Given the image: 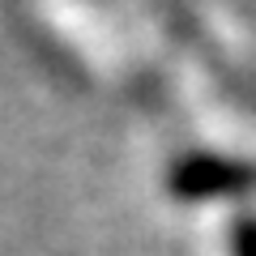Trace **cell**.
<instances>
[{
    "label": "cell",
    "instance_id": "cell-2",
    "mask_svg": "<svg viewBox=\"0 0 256 256\" xmlns=\"http://www.w3.org/2000/svg\"><path fill=\"white\" fill-rule=\"evenodd\" d=\"M230 256H256V218L230 222Z\"/></svg>",
    "mask_w": 256,
    "mask_h": 256
},
{
    "label": "cell",
    "instance_id": "cell-1",
    "mask_svg": "<svg viewBox=\"0 0 256 256\" xmlns=\"http://www.w3.org/2000/svg\"><path fill=\"white\" fill-rule=\"evenodd\" d=\"M171 192L184 201H205V196H235V192L256 188V162L239 158H218V154H196L184 158L171 171Z\"/></svg>",
    "mask_w": 256,
    "mask_h": 256
}]
</instances>
